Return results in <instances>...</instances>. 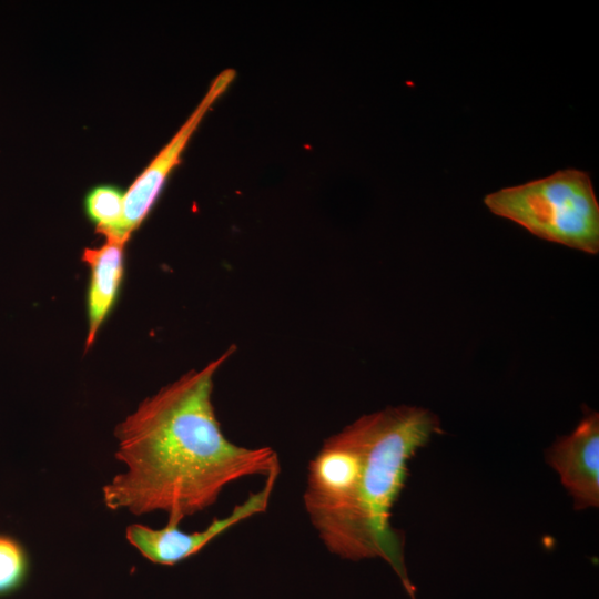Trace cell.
<instances>
[{"label": "cell", "instance_id": "6da1fadb", "mask_svg": "<svg viewBox=\"0 0 599 599\" xmlns=\"http://www.w3.org/2000/svg\"><path fill=\"white\" fill-rule=\"evenodd\" d=\"M231 354L161 388L116 426L115 458L125 471L103 486L106 508L161 511L167 524L180 525L213 506L227 485L281 471L272 448L243 447L222 432L212 394L214 375Z\"/></svg>", "mask_w": 599, "mask_h": 599}, {"label": "cell", "instance_id": "7a4b0ae2", "mask_svg": "<svg viewBox=\"0 0 599 599\" xmlns=\"http://www.w3.org/2000/svg\"><path fill=\"white\" fill-rule=\"evenodd\" d=\"M430 410L400 405L366 414L328 437L307 468L304 507L326 549L347 560L384 559L412 599L404 538L392 509L407 478L408 461L434 434Z\"/></svg>", "mask_w": 599, "mask_h": 599}, {"label": "cell", "instance_id": "3957f363", "mask_svg": "<svg viewBox=\"0 0 599 599\" xmlns=\"http://www.w3.org/2000/svg\"><path fill=\"white\" fill-rule=\"evenodd\" d=\"M484 203L539 238L588 254L599 251V204L587 172L558 171L487 194Z\"/></svg>", "mask_w": 599, "mask_h": 599}, {"label": "cell", "instance_id": "277c9868", "mask_svg": "<svg viewBox=\"0 0 599 599\" xmlns=\"http://www.w3.org/2000/svg\"><path fill=\"white\" fill-rule=\"evenodd\" d=\"M280 471L265 478L263 488L252 493L242 504L223 518H215L205 529L186 532L179 525L166 524L154 529L133 524L126 527V540L149 561L161 566H174L204 549L216 537L241 521L264 512L274 490Z\"/></svg>", "mask_w": 599, "mask_h": 599}, {"label": "cell", "instance_id": "5b68a950", "mask_svg": "<svg viewBox=\"0 0 599 599\" xmlns=\"http://www.w3.org/2000/svg\"><path fill=\"white\" fill-rule=\"evenodd\" d=\"M234 77L235 71L232 69H226L215 77L184 124L124 192L121 222L114 233L106 236L129 240L132 232L141 225L153 207L171 171L179 164L181 154L196 128Z\"/></svg>", "mask_w": 599, "mask_h": 599}, {"label": "cell", "instance_id": "8992f818", "mask_svg": "<svg viewBox=\"0 0 599 599\" xmlns=\"http://www.w3.org/2000/svg\"><path fill=\"white\" fill-rule=\"evenodd\" d=\"M588 410V409H587ZM546 461L559 475L577 510L599 506V415L588 410L577 427L558 437Z\"/></svg>", "mask_w": 599, "mask_h": 599}, {"label": "cell", "instance_id": "52a82bcc", "mask_svg": "<svg viewBox=\"0 0 599 599\" xmlns=\"http://www.w3.org/2000/svg\"><path fill=\"white\" fill-rule=\"evenodd\" d=\"M98 247H85L82 261L90 271L87 293L88 335L85 348L95 341L98 332L111 313L124 275V250L126 238L104 236Z\"/></svg>", "mask_w": 599, "mask_h": 599}, {"label": "cell", "instance_id": "ba28073f", "mask_svg": "<svg viewBox=\"0 0 599 599\" xmlns=\"http://www.w3.org/2000/svg\"><path fill=\"white\" fill-rule=\"evenodd\" d=\"M30 571L31 560L24 545L16 537L0 532V598L19 591Z\"/></svg>", "mask_w": 599, "mask_h": 599}, {"label": "cell", "instance_id": "9c48e42d", "mask_svg": "<svg viewBox=\"0 0 599 599\" xmlns=\"http://www.w3.org/2000/svg\"><path fill=\"white\" fill-rule=\"evenodd\" d=\"M124 192L113 185L93 187L84 199V210L95 231L103 236L116 230L123 215Z\"/></svg>", "mask_w": 599, "mask_h": 599}]
</instances>
